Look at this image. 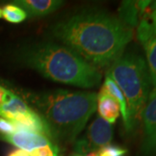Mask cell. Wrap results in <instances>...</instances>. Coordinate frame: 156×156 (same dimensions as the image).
<instances>
[{"instance_id": "cell-1", "label": "cell", "mask_w": 156, "mask_h": 156, "mask_svg": "<svg viewBox=\"0 0 156 156\" xmlns=\"http://www.w3.org/2000/svg\"><path fill=\"white\" fill-rule=\"evenodd\" d=\"M54 37L89 64L110 67L132 40L133 29L99 11H83L52 29Z\"/></svg>"}, {"instance_id": "cell-2", "label": "cell", "mask_w": 156, "mask_h": 156, "mask_svg": "<svg viewBox=\"0 0 156 156\" xmlns=\"http://www.w3.org/2000/svg\"><path fill=\"white\" fill-rule=\"evenodd\" d=\"M20 59L26 66L57 83L90 89L101 80L98 69L69 48L53 43L29 45L21 51Z\"/></svg>"}, {"instance_id": "cell-3", "label": "cell", "mask_w": 156, "mask_h": 156, "mask_svg": "<svg viewBox=\"0 0 156 156\" xmlns=\"http://www.w3.org/2000/svg\"><path fill=\"white\" fill-rule=\"evenodd\" d=\"M35 102L52 138L72 142L95 111L97 95L57 89L41 95Z\"/></svg>"}, {"instance_id": "cell-4", "label": "cell", "mask_w": 156, "mask_h": 156, "mask_svg": "<svg viewBox=\"0 0 156 156\" xmlns=\"http://www.w3.org/2000/svg\"><path fill=\"white\" fill-rule=\"evenodd\" d=\"M107 76L122 90L128 105V127L134 130L141 119L150 94V76L147 62L135 53H125L113 62Z\"/></svg>"}, {"instance_id": "cell-5", "label": "cell", "mask_w": 156, "mask_h": 156, "mask_svg": "<svg viewBox=\"0 0 156 156\" xmlns=\"http://www.w3.org/2000/svg\"><path fill=\"white\" fill-rule=\"evenodd\" d=\"M0 117L14 122L22 128L52 138L49 127L43 117L13 93L5 103L0 107Z\"/></svg>"}, {"instance_id": "cell-6", "label": "cell", "mask_w": 156, "mask_h": 156, "mask_svg": "<svg viewBox=\"0 0 156 156\" xmlns=\"http://www.w3.org/2000/svg\"><path fill=\"white\" fill-rule=\"evenodd\" d=\"M113 139V127L110 123L101 117H97L89 125L86 134L75 143L76 154L83 155L90 152L99 150L110 144Z\"/></svg>"}, {"instance_id": "cell-7", "label": "cell", "mask_w": 156, "mask_h": 156, "mask_svg": "<svg viewBox=\"0 0 156 156\" xmlns=\"http://www.w3.org/2000/svg\"><path fill=\"white\" fill-rule=\"evenodd\" d=\"M17 131L14 134L1 136V139L5 140L11 145L17 147L19 149L27 152L29 154L40 147L49 145L53 142L50 137L46 135L22 128L17 124Z\"/></svg>"}, {"instance_id": "cell-8", "label": "cell", "mask_w": 156, "mask_h": 156, "mask_svg": "<svg viewBox=\"0 0 156 156\" xmlns=\"http://www.w3.org/2000/svg\"><path fill=\"white\" fill-rule=\"evenodd\" d=\"M141 119L144 128V141L142 147L150 144L156 138V89L150 91L147 101L142 112Z\"/></svg>"}, {"instance_id": "cell-9", "label": "cell", "mask_w": 156, "mask_h": 156, "mask_svg": "<svg viewBox=\"0 0 156 156\" xmlns=\"http://www.w3.org/2000/svg\"><path fill=\"white\" fill-rule=\"evenodd\" d=\"M152 1H123L119 8V19L133 29L138 25L141 17Z\"/></svg>"}, {"instance_id": "cell-10", "label": "cell", "mask_w": 156, "mask_h": 156, "mask_svg": "<svg viewBox=\"0 0 156 156\" xmlns=\"http://www.w3.org/2000/svg\"><path fill=\"white\" fill-rule=\"evenodd\" d=\"M15 5L21 7L30 17H43L59 9L63 2L59 0H17Z\"/></svg>"}, {"instance_id": "cell-11", "label": "cell", "mask_w": 156, "mask_h": 156, "mask_svg": "<svg viewBox=\"0 0 156 156\" xmlns=\"http://www.w3.org/2000/svg\"><path fill=\"white\" fill-rule=\"evenodd\" d=\"M96 108L101 118L110 124L115 122L121 114L120 106L112 96L101 91L97 95Z\"/></svg>"}, {"instance_id": "cell-12", "label": "cell", "mask_w": 156, "mask_h": 156, "mask_svg": "<svg viewBox=\"0 0 156 156\" xmlns=\"http://www.w3.org/2000/svg\"><path fill=\"white\" fill-rule=\"evenodd\" d=\"M101 92H104L108 95L112 96L115 100L116 101L120 106V111L122 114L123 119V122L125 125V128L128 127V105L126 99L123 95L122 90L117 86V84L112 80L109 76H106L105 81L103 83V85L101 86Z\"/></svg>"}, {"instance_id": "cell-13", "label": "cell", "mask_w": 156, "mask_h": 156, "mask_svg": "<svg viewBox=\"0 0 156 156\" xmlns=\"http://www.w3.org/2000/svg\"><path fill=\"white\" fill-rule=\"evenodd\" d=\"M143 47L145 50L151 84L154 89H156V34L143 44Z\"/></svg>"}, {"instance_id": "cell-14", "label": "cell", "mask_w": 156, "mask_h": 156, "mask_svg": "<svg viewBox=\"0 0 156 156\" xmlns=\"http://www.w3.org/2000/svg\"><path fill=\"white\" fill-rule=\"evenodd\" d=\"M2 17L7 22L11 23H19L24 21L27 17L26 12L15 4H8L3 7Z\"/></svg>"}, {"instance_id": "cell-15", "label": "cell", "mask_w": 156, "mask_h": 156, "mask_svg": "<svg viewBox=\"0 0 156 156\" xmlns=\"http://www.w3.org/2000/svg\"><path fill=\"white\" fill-rule=\"evenodd\" d=\"M137 29V38L142 45L146 44L149 39H151L156 34L154 29L153 28L152 24L147 18L145 17H140V21L138 23Z\"/></svg>"}, {"instance_id": "cell-16", "label": "cell", "mask_w": 156, "mask_h": 156, "mask_svg": "<svg viewBox=\"0 0 156 156\" xmlns=\"http://www.w3.org/2000/svg\"><path fill=\"white\" fill-rule=\"evenodd\" d=\"M97 154L99 156H126L128 150L119 146L108 144L100 148Z\"/></svg>"}, {"instance_id": "cell-17", "label": "cell", "mask_w": 156, "mask_h": 156, "mask_svg": "<svg viewBox=\"0 0 156 156\" xmlns=\"http://www.w3.org/2000/svg\"><path fill=\"white\" fill-rule=\"evenodd\" d=\"M17 124L11 122L8 119L0 117V134L5 135H10L14 134L17 131Z\"/></svg>"}, {"instance_id": "cell-18", "label": "cell", "mask_w": 156, "mask_h": 156, "mask_svg": "<svg viewBox=\"0 0 156 156\" xmlns=\"http://www.w3.org/2000/svg\"><path fill=\"white\" fill-rule=\"evenodd\" d=\"M141 17H147V20L152 24L153 28L154 29V30L156 31V1L154 2L152 1L150 5L148 6V8L146 10Z\"/></svg>"}, {"instance_id": "cell-19", "label": "cell", "mask_w": 156, "mask_h": 156, "mask_svg": "<svg viewBox=\"0 0 156 156\" xmlns=\"http://www.w3.org/2000/svg\"><path fill=\"white\" fill-rule=\"evenodd\" d=\"M143 153L147 154V155H156V138L150 144L145 146L142 147Z\"/></svg>"}, {"instance_id": "cell-20", "label": "cell", "mask_w": 156, "mask_h": 156, "mask_svg": "<svg viewBox=\"0 0 156 156\" xmlns=\"http://www.w3.org/2000/svg\"><path fill=\"white\" fill-rule=\"evenodd\" d=\"M11 92L8 89H5L4 87L0 86V107L2 106L4 103H5L7 100L10 98Z\"/></svg>"}, {"instance_id": "cell-21", "label": "cell", "mask_w": 156, "mask_h": 156, "mask_svg": "<svg viewBox=\"0 0 156 156\" xmlns=\"http://www.w3.org/2000/svg\"><path fill=\"white\" fill-rule=\"evenodd\" d=\"M7 156H30L29 154L27 152L22 150V149H19V148H17V149H14L11 152L9 153V154Z\"/></svg>"}, {"instance_id": "cell-22", "label": "cell", "mask_w": 156, "mask_h": 156, "mask_svg": "<svg viewBox=\"0 0 156 156\" xmlns=\"http://www.w3.org/2000/svg\"><path fill=\"white\" fill-rule=\"evenodd\" d=\"M85 156H99L98 155V154H97V152L96 151H94V152H90L89 154H87Z\"/></svg>"}, {"instance_id": "cell-23", "label": "cell", "mask_w": 156, "mask_h": 156, "mask_svg": "<svg viewBox=\"0 0 156 156\" xmlns=\"http://www.w3.org/2000/svg\"><path fill=\"white\" fill-rule=\"evenodd\" d=\"M71 156H83V155H81V154H76V153H75V154H72Z\"/></svg>"}, {"instance_id": "cell-24", "label": "cell", "mask_w": 156, "mask_h": 156, "mask_svg": "<svg viewBox=\"0 0 156 156\" xmlns=\"http://www.w3.org/2000/svg\"><path fill=\"white\" fill-rule=\"evenodd\" d=\"M2 17V10H1V8H0V18Z\"/></svg>"}]
</instances>
